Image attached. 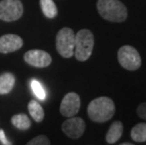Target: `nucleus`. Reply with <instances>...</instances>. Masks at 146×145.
Returning <instances> with one entry per match:
<instances>
[{
    "instance_id": "ddd939ff",
    "label": "nucleus",
    "mask_w": 146,
    "mask_h": 145,
    "mask_svg": "<svg viewBox=\"0 0 146 145\" xmlns=\"http://www.w3.org/2000/svg\"><path fill=\"white\" fill-rule=\"evenodd\" d=\"M27 109L34 121L37 122H42V120L44 119V111H43L42 107L38 102L36 100H31L27 105Z\"/></svg>"
},
{
    "instance_id": "423d86ee",
    "label": "nucleus",
    "mask_w": 146,
    "mask_h": 145,
    "mask_svg": "<svg viewBox=\"0 0 146 145\" xmlns=\"http://www.w3.org/2000/svg\"><path fill=\"white\" fill-rule=\"evenodd\" d=\"M24 12L20 0H2L0 1V20L13 22L21 18Z\"/></svg>"
},
{
    "instance_id": "aec40b11",
    "label": "nucleus",
    "mask_w": 146,
    "mask_h": 145,
    "mask_svg": "<svg viewBox=\"0 0 146 145\" xmlns=\"http://www.w3.org/2000/svg\"><path fill=\"white\" fill-rule=\"evenodd\" d=\"M0 140H1V142L4 145H10V142L6 140L5 135H4V131L3 130H0Z\"/></svg>"
},
{
    "instance_id": "f8f14e48",
    "label": "nucleus",
    "mask_w": 146,
    "mask_h": 145,
    "mask_svg": "<svg viewBox=\"0 0 146 145\" xmlns=\"http://www.w3.org/2000/svg\"><path fill=\"white\" fill-rule=\"evenodd\" d=\"M15 85V76L11 73H4L0 75V94H8Z\"/></svg>"
},
{
    "instance_id": "2eb2a0df",
    "label": "nucleus",
    "mask_w": 146,
    "mask_h": 145,
    "mask_svg": "<svg viewBox=\"0 0 146 145\" xmlns=\"http://www.w3.org/2000/svg\"><path fill=\"white\" fill-rule=\"evenodd\" d=\"M130 137L135 142H145L146 141V123L141 122L136 124L131 129Z\"/></svg>"
},
{
    "instance_id": "6ab92c4d",
    "label": "nucleus",
    "mask_w": 146,
    "mask_h": 145,
    "mask_svg": "<svg viewBox=\"0 0 146 145\" xmlns=\"http://www.w3.org/2000/svg\"><path fill=\"white\" fill-rule=\"evenodd\" d=\"M137 114L139 115V118L146 121V102L139 105V107H137Z\"/></svg>"
},
{
    "instance_id": "20e7f679",
    "label": "nucleus",
    "mask_w": 146,
    "mask_h": 145,
    "mask_svg": "<svg viewBox=\"0 0 146 145\" xmlns=\"http://www.w3.org/2000/svg\"><path fill=\"white\" fill-rule=\"evenodd\" d=\"M74 40L76 35L70 27H63L58 32L56 38V46L61 57L68 58L74 56Z\"/></svg>"
},
{
    "instance_id": "f03ea898",
    "label": "nucleus",
    "mask_w": 146,
    "mask_h": 145,
    "mask_svg": "<svg viewBox=\"0 0 146 145\" xmlns=\"http://www.w3.org/2000/svg\"><path fill=\"white\" fill-rule=\"evenodd\" d=\"M97 11L105 20L115 23L123 22L128 14L126 7L120 0H98Z\"/></svg>"
},
{
    "instance_id": "9b49d317",
    "label": "nucleus",
    "mask_w": 146,
    "mask_h": 145,
    "mask_svg": "<svg viewBox=\"0 0 146 145\" xmlns=\"http://www.w3.org/2000/svg\"><path fill=\"white\" fill-rule=\"evenodd\" d=\"M123 125L122 122L116 121L110 125V129L106 134V141L108 144H113L120 140L123 135Z\"/></svg>"
},
{
    "instance_id": "7ed1b4c3",
    "label": "nucleus",
    "mask_w": 146,
    "mask_h": 145,
    "mask_svg": "<svg viewBox=\"0 0 146 145\" xmlns=\"http://www.w3.org/2000/svg\"><path fill=\"white\" fill-rule=\"evenodd\" d=\"M94 44V37L89 29H81L74 40V57L79 61H86L91 57Z\"/></svg>"
},
{
    "instance_id": "1a4fd4ad",
    "label": "nucleus",
    "mask_w": 146,
    "mask_h": 145,
    "mask_svg": "<svg viewBox=\"0 0 146 145\" xmlns=\"http://www.w3.org/2000/svg\"><path fill=\"white\" fill-rule=\"evenodd\" d=\"M25 61L33 67L44 68L51 64L52 58L47 52L40 50V49H33L27 51L24 56Z\"/></svg>"
},
{
    "instance_id": "a211bd4d",
    "label": "nucleus",
    "mask_w": 146,
    "mask_h": 145,
    "mask_svg": "<svg viewBox=\"0 0 146 145\" xmlns=\"http://www.w3.org/2000/svg\"><path fill=\"white\" fill-rule=\"evenodd\" d=\"M26 145H50V140L44 135H39L29 140Z\"/></svg>"
},
{
    "instance_id": "6e6552de",
    "label": "nucleus",
    "mask_w": 146,
    "mask_h": 145,
    "mask_svg": "<svg viewBox=\"0 0 146 145\" xmlns=\"http://www.w3.org/2000/svg\"><path fill=\"white\" fill-rule=\"evenodd\" d=\"M80 105H81V101H80L79 95L76 92H69L61 101L60 111L62 116L71 118L79 111Z\"/></svg>"
},
{
    "instance_id": "39448f33",
    "label": "nucleus",
    "mask_w": 146,
    "mask_h": 145,
    "mask_svg": "<svg viewBox=\"0 0 146 145\" xmlns=\"http://www.w3.org/2000/svg\"><path fill=\"white\" fill-rule=\"evenodd\" d=\"M118 60L125 69L136 71L141 65V58L137 49L131 45H123L118 51Z\"/></svg>"
},
{
    "instance_id": "9d476101",
    "label": "nucleus",
    "mask_w": 146,
    "mask_h": 145,
    "mask_svg": "<svg viewBox=\"0 0 146 145\" xmlns=\"http://www.w3.org/2000/svg\"><path fill=\"white\" fill-rule=\"evenodd\" d=\"M23 46V40L14 34H6L0 37V53L8 54L20 49Z\"/></svg>"
},
{
    "instance_id": "412c9836",
    "label": "nucleus",
    "mask_w": 146,
    "mask_h": 145,
    "mask_svg": "<svg viewBox=\"0 0 146 145\" xmlns=\"http://www.w3.org/2000/svg\"><path fill=\"white\" fill-rule=\"evenodd\" d=\"M120 145H134V144H132V143H130V142H125V143H122V144H120Z\"/></svg>"
},
{
    "instance_id": "4468645a",
    "label": "nucleus",
    "mask_w": 146,
    "mask_h": 145,
    "mask_svg": "<svg viewBox=\"0 0 146 145\" xmlns=\"http://www.w3.org/2000/svg\"><path fill=\"white\" fill-rule=\"evenodd\" d=\"M11 123L19 130H27L31 126V121L27 114L20 113L11 117Z\"/></svg>"
},
{
    "instance_id": "0eeeda50",
    "label": "nucleus",
    "mask_w": 146,
    "mask_h": 145,
    "mask_svg": "<svg viewBox=\"0 0 146 145\" xmlns=\"http://www.w3.org/2000/svg\"><path fill=\"white\" fill-rule=\"evenodd\" d=\"M61 129L67 137L73 138V140H76V138L82 137V135L85 132L86 124L83 119L74 116L63 122Z\"/></svg>"
},
{
    "instance_id": "f257e3e1",
    "label": "nucleus",
    "mask_w": 146,
    "mask_h": 145,
    "mask_svg": "<svg viewBox=\"0 0 146 145\" xmlns=\"http://www.w3.org/2000/svg\"><path fill=\"white\" fill-rule=\"evenodd\" d=\"M89 118L94 122H105L112 118L115 113V105L110 97H98L89 104L88 109Z\"/></svg>"
},
{
    "instance_id": "f3484780",
    "label": "nucleus",
    "mask_w": 146,
    "mask_h": 145,
    "mask_svg": "<svg viewBox=\"0 0 146 145\" xmlns=\"http://www.w3.org/2000/svg\"><path fill=\"white\" fill-rule=\"evenodd\" d=\"M31 89L34 92V94H35L40 100H44L45 99V96H46L45 91L39 81L33 79L31 81Z\"/></svg>"
},
{
    "instance_id": "dca6fc26",
    "label": "nucleus",
    "mask_w": 146,
    "mask_h": 145,
    "mask_svg": "<svg viewBox=\"0 0 146 145\" xmlns=\"http://www.w3.org/2000/svg\"><path fill=\"white\" fill-rule=\"evenodd\" d=\"M42 11L47 18H54L58 14V8L53 0H41Z\"/></svg>"
}]
</instances>
